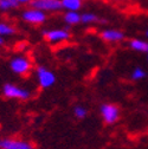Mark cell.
I'll return each instance as SVG.
<instances>
[{
	"label": "cell",
	"mask_w": 148,
	"mask_h": 149,
	"mask_svg": "<svg viewBox=\"0 0 148 149\" xmlns=\"http://www.w3.org/2000/svg\"><path fill=\"white\" fill-rule=\"evenodd\" d=\"M82 1H85V0H82Z\"/></svg>",
	"instance_id": "obj_23"
},
{
	"label": "cell",
	"mask_w": 148,
	"mask_h": 149,
	"mask_svg": "<svg viewBox=\"0 0 148 149\" xmlns=\"http://www.w3.org/2000/svg\"><path fill=\"white\" fill-rule=\"evenodd\" d=\"M31 7L40 10L43 12H58L62 10L61 0H33L30 4Z\"/></svg>",
	"instance_id": "obj_3"
},
{
	"label": "cell",
	"mask_w": 148,
	"mask_h": 149,
	"mask_svg": "<svg viewBox=\"0 0 148 149\" xmlns=\"http://www.w3.org/2000/svg\"><path fill=\"white\" fill-rule=\"evenodd\" d=\"M3 92L7 98H15V100L25 101L30 97V91H27L26 89L17 86L14 84H11V83H7L4 85Z\"/></svg>",
	"instance_id": "obj_2"
},
{
	"label": "cell",
	"mask_w": 148,
	"mask_h": 149,
	"mask_svg": "<svg viewBox=\"0 0 148 149\" xmlns=\"http://www.w3.org/2000/svg\"><path fill=\"white\" fill-rule=\"evenodd\" d=\"M129 46L138 52H146V53L148 52V42L142 39H132L129 42Z\"/></svg>",
	"instance_id": "obj_12"
},
{
	"label": "cell",
	"mask_w": 148,
	"mask_h": 149,
	"mask_svg": "<svg viewBox=\"0 0 148 149\" xmlns=\"http://www.w3.org/2000/svg\"><path fill=\"white\" fill-rule=\"evenodd\" d=\"M44 38L52 44H58L66 42L70 38V33L68 30L64 29H54V30H47L43 32Z\"/></svg>",
	"instance_id": "obj_4"
},
{
	"label": "cell",
	"mask_w": 148,
	"mask_h": 149,
	"mask_svg": "<svg viewBox=\"0 0 148 149\" xmlns=\"http://www.w3.org/2000/svg\"><path fill=\"white\" fill-rule=\"evenodd\" d=\"M18 3H19V5H30L33 0H17Z\"/></svg>",
	"instance_id": "obj_18"
},
{
	"label": "cell",
	"mask_w": 148,
	"mask_h": 149,
	"mask_svg": "<svg viewBox=\"0 0 148 149\" xmlns=\"http://www.w3.org/2000/svg\"><path fill=\"white\" fill-rule=\"evenodd\" d=\"M146 37H147V38H148V29L146 30Z\"/></svg>",
	"instance_id": "obj_20"
},
{
	"label": "cell",
	"mask_w": 148,
	"mask_h": 149,
	"mask_svg": "<svg viewBox=\"0 0 148 149\" xmlns=\"http://www.w3.org/2000/svg\"><path fill=\"white\" fill-rule=\"evenodd\" d=\"M98 20H100L98 17L95 13L87 12V13L81 14V23L82 24H94V23H97Z\"/></svg>",
	"instance_id": "obj_14"
},
{
	"label": "cell",
	"mask_w": 148,
	"mask_h": 149,
	"mask_svg": "<svg viewBox=\"0 0 148 149\" xmlns=\"http://www.w3.org/2000/svg\"><path fill=\"white\" fill-rule=\"evenodd\" d=\"M63 19L66 25H70V26L77 25L81 23V13L76 11H65Z\"/></svg>",
	"instance_id": "obj_10"
},
{
	"label": "cell",
	"mask_w": 148,
	"mask_h": 149,
	"mask_svg": "<svg viewBox=\"0 0 148 149\" xmlns=\"http://www.w3.org/2000/svg\"><path fill=\"white\" fill-rule=\"evenodd\" d=\"M147 59H148V52H147Z\"/></svg>",
	"instance_id": "obj_22"
},
{
	"label": "cell",
	"mask_w": 148,
	"mask_h": 149,
	"mask_svg": "<svg viewBox=\"0 0 148 149\" xmlns=\"http://www.w3.org/2000/svg\"><path fill=\"white\" fill-rule=\"evenodd\" d=\"M0 149H33V147L31 143L22 140L1 139L0 140Z\"/></svg>",
	"instance_id": "obj_8"
},
{
	"label": "cell",
	"mask_w": 148,
	"mask_h": 149,
	"mask_svg": "<svg viewBox=\"0 0 148 149\" xmlns=\"http://www.w3.org/2000/svg\"><path fill=\"white\" fill-rule=\"evenodd\" d=\"M115 1H127V0H115Z\"/></svg>",
	"instance_id": "obj_21"
},
{
	"label": "cell",
	"mask_w": 148,
	"mask_h": 149,
	"mask_svg": "<svg viewBox=\"0 0 148 149\" xmlns=\"http://www.w3.org/2000/svg\"><path fill=\"white\" fill-rule=\"evenodd\" d=\"M19 3L17 0H0V12H10L19 7Z\"/></svg>",
	"instance_id": "obj_13"
},
{
	"label": "cell",
	"mask_w": 148,
	"mask_h": 149,
	"mask_svg": "<svg viewBox=\"0 0 148 149\" xmlns=\"http://www.w3.org/2000/svg\"><path fill=\"white\" fill-rule=\"evenodd\" d=\"M36 73H37V79L39 82V85L44 89H47L50 86H52L56 82V77L52 71L47 70L44 66H38L36 69Z\"/></svg>",
	"instance_id": "obj_5"
},
{
	"label": "cell",
	"mask_w": 148,
	"mask_h": 149,
	"mask_svg": "<svg viewBox=\"0 0 148 149\" xmlns=\"http://www.w3.org/2000/svg\"><path fill=\"white\" fill-rule=\"evenodd\" d=\"M61 4H62V10L76 11V12H78L83 6L82 0H61Z\"/></svg>",
	"instance_id": "obj_11"
},
{
	"label": "cell",
	"mask_w": 148,
	"mask_h": 149,
	"mask_svg": "<svg viewBox=\"0 0 148 149\" xmlns=\"http://www.w3.org/2000/svg\"><path fill=\"white\" fill-rule=\"evenodd\" d=\"M73 113H75V116L77 118H84L88 114V111H87L85 108H83L81 105H77V107H75V109H73Z\"/></svg>",
	"instance_id": "obj_17"
},
{
	"label": "cell",
	"mask_w": 148,
	"mask_h": 149,
	"mask_svg": "<svg viewBox=\"0 0 148 149\" xmlns=\"http://www.w3.org/2000/svg\"><path fill=\"white\" fill-rule=\"evenodd\" d=\"M101 38L108 43H119L124 39V33L116 29H107L101 32Z\"/></svg>",
	"instance_id": "obj_9"
},
{
	"label": "cell",
	"mask_w": 148,
	"mask_h": 149,
	"mask_svg": "<svg viewBox=\"0 0 148 149\" xmlns=\"http://www.w3.org/2000/svg\"><path fill=\"white\" fill-rule=\"evenodd\" d=\"M4 43H5L4 37H1V36H0V46H3V45H4Z\"/></svg>",
	"instance_id": "obj_19"
},
{
	"label": "cell",
	"mask_w": 148,
	"mask_h": 149,
	"mask_svg": "<svg viewBox=\"0 0 148 149\" xmlns=\"http://www.w3.org/2000/svg\"><path fill=\"white\" fill-rule=\"evenodd\" d=\"M10 68L17 74H26L31 70V62L26 57L18 56V57H15V58H13L11 61Z\"/></svg>",
	"instance_id": "obj_6"
},
{
	"label": "cell",
	"mask_w": 148,
	"mask_h": 149,
	"mask_svg": "<svg viewBox=\"0 0 148 149\" xmlns=\"http://www.w3.org/2000/svg\"><path fill=\"white\" fill-rule=\"evenodd\" d=\"M15 33V29L7 23H1L0 22V36L5 37V36H13Z\"/></svg>",
	"instance_id": "obj_15"
},
{
	"label": "cell",
	"mask_w": 148,
	"mask_h": 149,
	"mask_svg": "<svg viewBox=\"0 0 148 149\" xmlns=\"http://www.w3.org/2000/svg\"><path fill=\"white\" fill-rule=\"evenodd\" d=\"M22 19L27 23V24H32V25H42L46 22L47 19V15L45 12L40 11V10H37L33 7L26 8L23 11L22 13Z\"/></svg>",
	"instance_id": "obj_1"
},
{
	"label": "cell",
	"mask_w": 148,
	"mask_h": 149,
	"mask_svg": "<svg viewBox=\"0 0 148 149\" xmlns=\"http://www.w3.org/2000/svg\"><path fill=\"white\" fill-rule=\"evenodd\" d=\"M145 76H146V72H145V70L141 69V68H136V69H134L133 72H132V78H133L134 81H140V79H142Z\"/></svg>",
	"instance_id": "obj_16"
},
{
	"label": "cell",
	"mask_w": 148,
	"mask_h": 149,
	"mask_svg": "<svg viewBox=\"0 0 148 149\" xmlns=\"http://www.w3.org/2000/svg\"><path fill=\"white\" fill-rule=\"evenodd\" d=\"M101 115L105 123L113 124L120 117V110L116 105L113 104H103L101 107Z\"/></svg>",
	"instance_id": "obj_7"
}]
</instances>
